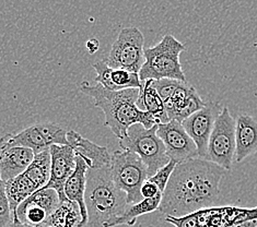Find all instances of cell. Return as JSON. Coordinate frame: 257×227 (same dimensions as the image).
<instances>
[{"mask_svg":"<svg viewBox=\"0 0 257 227\" xmlns=\"http://www.w3.org/2000/svg\"><path fill=\"white\" fill-rule=\"evenodd\" d=\"M226 173L219 165L200 157L177 164L162 193L159 211L180 217L213 205Z\"/></svg>","mask_w":257,"mask_h":227,"instance_id":"cell-1","label":"cell"},{"mask_svg":"<svg viewBox=\"0 0 257 227\" xmlns=\"http://www.w3.org/2000/svg\"><path fill=\"white\" fill-rule=\"evenodd\" d=\"M79 90L94 101V105L102 110L105 117L104 126L111 129L118 140L123 139L128 129L136 124L143 125L146 129L159 125L156 117L137 107L139 89L109 91L99 83L93 85L84 81L79 84Z\"/></svg>","mask_w":257,"mask_h":227,"instance_id":"cell-2","label":"cell"},{"mask_svg":"<svg viewBox=\"0 0 257 227\" xmlns=\"http://www.w3.org/2000/svg\"><path fill=\"white\" fill-rule=\"evenodd\" d=\"M88 220L83 227H108L124 213L126 193L114 183L108 167L88 169L84 194Z\"/></svg>","mask_w":257,"mask_h":227,"instance_id":"cell-3","label":"cell"},{"mask_svg":"<svg viewBox=\"0 0 257 227\" xmlns=\"http://www.w3.org/2000/svg\"><path fill=\"white\" fill-rule=\"evenodd\" d=\"M184 51L182 42L171 34L164 35L157 45L145 50V63L139 71L140 81L172 79L187 82L180 61Z\"/></svg>","mask_w":257,"mask_h":227,"instance_id":"cell-4","label":"cell"},{"mask_svg":"<svg viewBox=\"0 0 257 227\" xmlns=\"http://www.w3.org/2000/svg\"><path fill=\"white\" fill-rule=\"evenodd\" d=\"M158 125L146 129L143 125L136 124L128 129L127 134L119 140L121 150L131 151L137 154L148 169L149 177L170 162L164 143L157 134Z\"/></svg>","mask_w":257,"mask_h":227,"instance_id":"cell-5","label":"cell"},{"mask_svg":"<svg viewBox=\"0 0 257 227\" xmlns=\"http://www.w3.org/2000/svg\"><path fill=\"white\" fill-rule=\"evenodd\" d=\"M109 170L116 187L126 193L127 204L144 200L140 190L149 175L147 166L137 154L121 149L113 152Z\"/></svg>","mask_w":257,"mask_h":227,"instance_id":"cell-6","label":"cell"},{"mask_svg":"<svg viewBox=\"0 0 257 227\" xmlns=\"http://www.w3.org/2000/svg\"><path fill=\"white\" fill-rule=\"evenodd\" d=\"M145 38L138 28L128 27L120 30L113 43L105 63L112 68L125 69L139 73L145 63Z\"/></svg>","mask_w":257,"mask_h":227,"instance_id":"cell-7","label":"cell"},{"mask_svg":"<svg viewBox=\"0 0 257 227\" xmlns=\"http://www.w3.org/2000/svg\"><path fill=\"white\" fill-rule=\"evenodd\" d=\"M235 156V119L224 106L216 120L208 142L205 159L230 171Z\"/></svg>","mask_w":257,"mask_h":227,"instance_id":"cell-8","label":"cell"},{"mask_svg":"<svg viewBox=\"0 0 257 227\" xmlns=\"http://www.w3.org/2000/svg\"><path fill=\"white\" fill-rule=\"evenodd\" d=\"M54 144L68 145L67 131L53 122H41L30 126L18 133H7L0 139V148L24 146L34 154L48 150Z\"/></svg>","mask_w":257,"mask_h":227,"instance_id":"cell-9","label":"cell"},{"mask_svg":"<svg viewBox=\"0 0 257 227\" xmlns=\"http://www.w3.org/2000/svg\"><path fill=\"white\" fill-rule=\"evenodd\" d=\"M60 202L62 201L55 189H39L17 207L14 218L28 226H45Z\"/></svg>","mask_w":257,"mask_h":227,"instance_id":"cell-10","label":"cell"},{"mask_svg":"<svg viewBox=\"0 0 257 227\" xmlns=\"http://www.w3.org/2000/svg\"><path fill=\"white\" fill-rule=\"evenodd\" d=\"M157 134L164 143L170 159L177 164L199 157L197 146L181 122L170 120L167 124H159Z\"/></svg>","mask_w":257,"mask_h":227,"instance_id":"cell-11","label":"cell"},{"mask_svg":"<svg viewBox=\"0 0 257 227\" xmlns=\"http://www.w3.org/2000/svg\"><path fill=\"white\" fill-rule=\"evenodd\" d=\"M222 107L217 103L208 102L205 106L182 121V126L193 139L198 150V155L204 158L207 152L208 142L215 127L216 120Z\"/></svg>","mask_w":257,"mask_h":227,"instance_id":"cell-12","label":"cell"},{"mask_svg":"<svg viewBox=\"0 0 257 227\" xmlns=\"http://www.w3.org/2000/svg\"><path fill=\"white\" fill-rule=\"evenodd\" d=\"M52 165L51 177L44 188H52L57 191L60 201H68L64 192L67 179L76 169V155L70 145L54 144L50 148Z\"/></svg>","mask_w":257,"mask_h":227,"instance_id":"cell-13","label":"cell"},{"mask_svg":"<svg viewBox=\"0 0 257 227\" xmlns=\"http://www.w3.org/2000/svg\"><path fill=\"white\" fill-rule=\"evenodd\" d=\"M67 141L75 155L81 157L89 169H100L111 165V154L106 146L97 145L73 130L67 131Z\"/></svg>","mask_w":257,"mask_h":227,"instance_id":"cell-14","label":"cell"},{"mask_svg":"<svg viewBox=\"0 0 257 227\" xmlns=\"http://www.w3.org/2000/svg\"><path fill=\"white\" fill-rule=\"evenodd\" d=\"M96 72L95 82L101 84L103 88L109 91H123L128 89H140L139 73L131 72L125 69L112 68L104 59H101L93 65Z\"/></svg>","mask_w":257,"mask_h":227,"instance_id":"cell-15","label":"cell"},{"mask_svg":"<svg viewBox=\"0 0 257 227\" xmlns=\"http://www.w3.org/2000/svg\"><path fill=\"white\" fill-rule=\"evenodd\" d=\"M257 153V119L240 114L235 119V161L237 163Z\"/></svg>","mask_w":257,"mask_h":227,"instance_id":"cell-16","label":"cell"},{"mask_svg":"<svg viewBox=\"0 0 257 227\" xmlns=\"http://www.w3.org/2000/svg\"><path fill=\"white\" fill-rule=\"evenodd\" d=\"M34 152L24 146L0 148V178L6 182L23 174L34 158Z\"/></svg>","mask_w":257,"mask_h":227,"instance_id":"cell-17","label":"cell"},{"mask_svg":"<svg viewBox=\"0 0 257 227\" xmlns=\"http://www.w3.org/2000/svg\"><path fill=\"white\" fill-rule=\"evenodd\" d=\"M88 165L81 157L76 156V169L70 177L67 179L64 192L66 198L69 201H73L78 203L80 211L82 214L83 223L82 227L85 225L88 220V213L87 207H85L84 202V194H85V187H87V173H88Z\"/></svg>","mask_w":257,"mask_h":227,"instance_id":"cell-18","label":"cell"},{"mask_svg":"<svg viewBox=\"0 0 257 227\" xmlns=\"http://www.w3.org/2000/svg\"><path fill=\"white\" fill-rule=\"evenodd\" d=\"M142 83V88L139 89V95L136 102L137 107L143 112L151 114L157 118L159 124H167L170 119L167 112H165L161 97L155 88L154 80H146Z\"/></svg>","mask_w":257,"mask_h":227,"instance_id":"cell-19","label":"cell"},{"mask_svg":"<svg viewBox=\"0 0 257 227\" xmlns=\"http://www.w3.org/2000/svg\"><path fill=\"white\" fill-rule=\"evenodd\" d=\"M161 200H162V193L158 194L155 198L144 199L140 202H137V203L127 204L124 213L117 218H115L113 222L109 223L108 227H117L120 225L134 226L136 224L139 216L159 210Z\"/></svg>","mask_w":257,"mask_h":227,"instance_id":"cell-20","label":"cell"},{"mask_svg":"<svg viewBox=\"0 0 257 227\" xmlns=\"http://www.w3.org/2000/svg\"><path fill=\"white\" fill-rule=\"evenodd\" d=\"M83 218L78 203L63 201L56 208L45 226L47 227H82Z\"/></svg>","mask_w":257,"mask_h":227,"instance_id":"cell-21","label":"cell"},{"mask_svg":"<svg viewBox=\"0 0 257 227\" xmlns=\"http://www.w3.org/2000/svg\"><path fill=\"white\" fill-rule=\"evenodd\" d=\"M38 190V187L24 174L6 181V191H7L12 213L15 214L17 207Z\"/></svg>","mask_w":257,"mask_h":227,"instance_id":"cell-22","label":"cell"},{"mask_svg":"<svg viewBox=\"0 0 257 227\" xmlns=\"http://www.w3.org/2000/svg\"><path fill=\"white\" fill-rule=\"evenodd\" d=\"M51 165H52V157L50 149L36 153L32 163L24 171L30 180L38 187V189L44 188L51 177Z\"/></svg>","mask_w":257,"mask_h":227,"instance_id":"cell-23","label":"cell"},{"mask_svg":"<svg viewBox=\"0 0 257 227\" xmlns=\"http://www.w3.org/2000/svg\"><path fill=\"white\" fill-rule=\"evenodd\" d=\"M195 91V88L189 85L188 82L180 83L172 96L167 102L163 103L165 112H167L170 120H176L181 122V115Z\"/></svg>","mask_w":257,"mask_h":227,"instance_id":"cell-24","label":"cell"},{"mask_svg":"<svg viewBox=\"0 0 257 227\" xmlns=\"http://www.w3.org/2000/svg\"><path fill=\"white\" fill-rule=\"evenodd\" d=\"M15 222L9 199L6 191V182L0 178V227H11Z\"/></svg>","mask_w":257,"mask_h":227,"instance_id":"cell-25","label":"cell"},{"mask_svg":"<svg viewBox=\"0 0 257 227\" xmlns=\"http://www.w3.org/2000/svg\"><path fill=\"white\" fill-rule=\"evenodd\" d=\"M176 165H177V163L175 161L170 159V162L167 165H164L163 167L159 169L154 176L149 177L148 180L156 183V185L159 188V190H160V192L163 193L165 188H167V185H168V182L170 180V178H171V176H172L173 171L176 167Z\"/></svg>","mask_w":257,"mask_h":227,"instance_id":"cell-26","label":"cell"},{"mask_svg":"<svg viewBox=\"0 0 257 227\" xmlns=\"http://www.w3.org/2000/svg\"><path fill=\"white\" fill-rule=\"evenodd\" d=\"M165 220L171 224L175 225L176 227H203L200 225L199 220H198L197 212L187 214V215L180 216V217L167 215Z\"/></svg>","mask_w":257,"mask_h":227,"instance_id":"cell-27","label":"cell"},{"mask_svg":"<svg viewBox=\"0 0 257 227\" xmlns=\"http://www.w3.org/2000/svg\"><path fill=\"white\" fill-rule=\"evenodd\" d=\"M140 192H142L143 199H151V198L157 197L158 194L162 193V192H160V190H159V188H158L156 183L151 182L148 179H147L144 182V185L142 187V190H140Z\"/></svg>","mask_w":257,"mask_h":227,"instance_id":"cell-28","label":"cell"},{"mask_svg":"<svg viewBox=\"0 0 257 227\" xmlns=\"http://www.w3.org/2000/svg\"><path fill=\"white\" fill-rule=\"evenodd\" d=\"M99 47H100V43L95 39H91L87 42V50L91 55L94 54L97 50H99Z\"/></svg>","mask_w":257,"mask_h":227,"instance_id":"cell-29","label":"cell"},{"mask_svg":"<svg viewBox=\"0 0 257 227\" xmlns=\"http://www.w3.org/2000/svg\"><path fill=\"white\" fill-rule=\"evenodd\" d=\"M226 227H257V219H250V220H245V222L231 224Z\"/></svg>","mask_w":257,"mask_h":227,"instance_id":"cell-30","label":"cell"},{"mask_svg":"<svg viewBox=\"0 0 257 227\" xmlns=\"http://www.w3.org/2000/svg\"><path fill=\"white\" fill-rule=\"evenodd\" d=\"M11 227H32V226H28V225H24V224H21L19 220H15L14 224H12ZM42 227H47V226H42Z\"/></svg>","mask_w":257,"mask_h":227,"instance_id":"cell-31","label":"cell"}]
</instances>
